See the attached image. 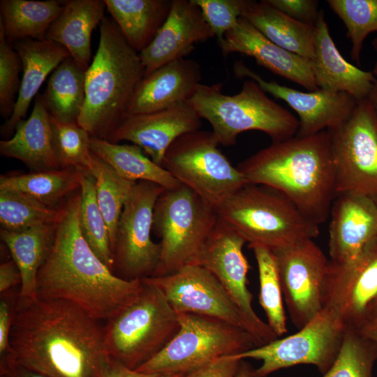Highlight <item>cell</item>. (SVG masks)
I'll list each match as a JSON object with an SVG mask.
<instances>
[{
  "label": "cell",
  "mask_w": 377,
  "mask_h": 377,
  "mask_svg": "<svg viewBox=\"0 0 377 377\" xmlns=\"http://www.w3.org/2000/svg\"><path fill=\"white\" fill-rule=\"evenodd\" d=\"M214 36L193 0H172L165 22L151 44L140 53L145 77L171 61L184 58L193 50L195 43Z\"/></svg>",
  "instance_id": "cell-21"
},
{
  "label": "cell",
  "mask_w": 377,
  "mask_h": 377,
  "mask_svg": "<svg viewBox=\"0 0 377 377\" xmlns=\"http://www.w3.org/2000/svg\"><path fill=\"white\" fill-rule=\"evenodd\" d=\"M219 217L249 244L271 250L285 248L320 234L319 225L277 191L247 184L217 207Z\"/></svg>",
  "instance_id": "cell-6"
},
{
  "label": "cell",
  "mask_w": 377,
  "mask_h": 377,
  "mask_svg": "<svg viewBox=\"0 0 377 377\" xmlns=\"http://www.w3.org/2000/svg\"><path fill=\"white\" fill-rule=\"evenodd\" d=\"M90 147L92 153L127 180L150 182L165 189H173L182 185L168 171L154 163L135 145L114 143L104 138L91 136Z\"/></svg>",
  "instance_id": "cell-31"
},
{
  "label": "cell",
  "mask_w": 377,
  "mask_h": 377,
  "mask_svg": "<svg viewBox=\"0 0 377 377\" xmlns=\"http://www.w3.org/2000/svg\"><path fill=\"white\" fill-rule=\"evenodd\" d=\"M105 0L64 1V8L48 29L45 40L65 47L86 71L90 65L91 34L105 18Z\"/></svg>",
  "instance_id": "cell-27"
},
{
  "label": "cell",
  "mask_w": 377,
  "mask_h": 377,
  "mask_svg": "<svg viewBox=\"0 0 377 377\" xmlns=\"http://www.w3.org/2000/svg\"><path fill=\"white\" fill-rule=\"evenodd\" d=\"M218 43L224 55L236 52L251 57L259 65L309 91L319 89L311 60L274 44L244 17Z\"/></svg>",
  "instance_id": "cell-22"
},
{
  "label": "cell",
  "mask_w": 377,
  "mask_h": 377,
  "mask_svg": "<svg viewBox=\"0 0 377 377\" xmlns=\"http://www.w3.org/2000/svg\"><path fill=\"white\" fill-rule=\"evenodd\" d=\"M372 45H373V47L374 48V50L376 51L377 52V38H374L372 41ZM372 73H374V75L376 76V77L377 78V60L376 61V64H375V66H374V68L372 71Z\"/></svg>",
  "instance_id": "cell-54"
},
{
  "label": "cell",
  "mask_w": 377,
  "mask_h": 377,
  "mask_svg": "<svg viewBox=\"0 0 377 377\" xmlns=\"http://www.w3.org/2000/svg\"><path fill=\"white\" fill-rule=\"evenodd\" d=\"M249 247L253 251L258 265L260 304L266 314L267 323L278 337H281L287 332L288 329L274 254L265 246L254 245Z\"/></svg>",
  "instance_id": "cell-36"
},
{
  "label": "cell",
  "mask_w": 377,
  "mask_h": 377,
  "mask_svg": "<svg viewBox=\"0 0 377 377\" xmlns=\"http://www.w3.org/2000/svg\"><path fill=\"white\" fill-rule=\"evenodd\" d=\"M377 325V297L373 301L368 309L367 322Z\"/></svg>",
  "instance_id": "cell-52"
},
{
  "label": "cell",
  "mask_w": 377,
  "mask_h": 377,
  "mask_svg": "<svg viewBox=\"0 0 377 377\" xmlns=\"http://www.w3.org/2000/svg\"><path fill=\"white\" fill-rule=\"evenodd\" d=\"M142 283L138 297L104 326L108 355L133 370L158 353L179 328L177 313L161 290Z\"/></svg>",
  "instance_id": "cell-7"
},
{
  "label": "cell",
  "mask_w": 377,
  "mask_h": 377,
  "mask_svg": "<svg viewBox=\"0 0 377 377\" xmlns=\"http://www.w3.org/2000/svg\"><path fill=\"white\" fill-rule=\"evenodd\" d=\"M281 12L300 22L315 25L319 14L317 0H268Z\"/></svg>",
  "instance_id": "cell-44"
},
{
  "label": "cell",
  "mask_w": 377,
  "mask_h": 377,
  "mask_svg": "<svg viewBox=\"0 0 377 377\" xmlns=\"http://www.w3.org/2000/svg\"><path fill=\"white\" fill-rule=\"evenodd\" d=\"M347 329L329 309H323L296 333L231 355L235 359L262 361L252 377L270 374L297 364L314 365L324 375L341 347Z\"/></svg>",
  "instance_id": "cell-11"
},
{
  "label": "cell",
  "mask_w": 377,
  "mask_h": 377,
  "mask_svg": "<svg viewBox=\"0 0 377 377\" xmlns=\"http://www.w3.org/2000/svg\"><path fill=\"white\" fill-rule=\"evenodd\" d=\"M327 3L343 22L352 45L350 57L359 63L365 38L377 31V0H327Z\"/></svg>",
  "instance_id": "cell-41"
},
{
  "label": "cell",
  "mask_w": 377,
  "mask_h": 377,
  "mask_svg": "<svg viewBox=\"0 0 377 377\" xmlns=\"http://www.w3.org/2000/svg\"><path fill=\"white\" fill-rule=\"evenodd\" d=\"M112 19L130 45L140 53L165 22L172 0H105Z\"/></svg>",
  "instance_id": "cell-29"
},
{
  "label": "cell",
  "mask_w": 377,
  "mask_h": 377,
  "mask_svg": "<svg viewBox=\"0 0 377 377\" xmlns=\"http://www.w3.org/2000/svg\"><path fill=\"white\" fill-rule=\"evenodd\" d=\"M312 66L319 88L350 94L357 101L368 98L377 78L372 71H363L344 59L330 33L322 10L315 24Z\"/></svg>",
  "instance_id": "cell-24"
},
{
  "label": "cell",
  "mask_w": 377,
  "mask_h": 377,
  "mask_svg": "<svg viewBox=\"0 0 377 377\" xmlns=\"http://www.w3.org/2000/svg\"><path fill=\"white\" fill-rule=\"evenodd\" d=\"M100 377H181L159 374H145L131 369L110 357Z\"/></svg>",
  "instance_id": "cell-48"
},
{
  "label": "cell",
  "mask_w": 377,
  "mask_h": 377,
  "mask_svg": "<svg viewBox=\"0 0 377 377\" xmlns=\"http://www.w3.org/2000/svg\"><path fill=\"white\" fill-rule=\"evenodd\" d=\"M165 189L156 183L138 182L124 204L113 250V271L124 279L151 277L158 266L161 245L151 239V232L154 206Z\"/></svg>",
  "instance_id": "cell-13"
},
{
  "label": "cell",
  "mask_w": 377,
  "mask_h": 377,
  "mask_svg": "<svg viewBox=\"0 0 377 377\" xmlns=\"http://www.w3.org/2000/svg\"><path fill=\"white\" fill-rule=\"evenodd\" d=\"M179 328L168 343L135 370L182 376L221 357L258 346L246 330L217 318L177 313Z\"/></svg>",
  "instance_id": "cell-9"
},
{
  "label": "cell",
  "mask_w": 377,
  "mask_h": 377,
  "mask_svg": "<svg viewBox=\"0 0 377 377\" xmlns=\"http://www.w3.org/2000/svg\"><path fill=\"white\" fill-rule=\"evenodd\" d=\"M242 361L232 356L221 357L181 377H233Z\"/></svg>",
  "instance_id": "cell-46"
},
{
  "label": "cell",
  "mask_w": 377,
  "mask_h": 377,
  "mask_svg": "<svg viewBox=\"0 0 377 377\" xmlns=\"http://www.w3.org/2000/svg\"><path fill=\"white\" fill-rule=\"evenodd\" d=\"M1 156L21 161L31 172L61 169L52 144L50 114L38 95L28 119L16 126L13 137L0 141Z\"/></svg>",
  "instance_id": "cell-26"
},
{
  "label": "cell",
  "mask_w": 377,
  "mask_h": 377,
  "mask_svg": "<svg viewBox=\"0 0 377 377\" xmlns=\"http://www.w3.org/2000/svg\"><path fill=\"white\" fill-rule=\"evenodd\" d=\"M242 17L278 46L308 59L313 58L315 25L290 17L268 0L251 1Z\"/></svg>",
  "instance_id": "cell-28"
},
{
  "label": "cell",
  "mask_w": 377,
  "mask_h": 377,
  "mask_svg": "<svg viewBox=\"0 0 377 377\" xmlns=\"http://www.w3.org/2000/svg\"><path fill=\"white\" fill-rule=\"evenodd\" d=\"M272 251L290 320L300 330L323 309L330 260L313 239Z\"/></svg>",
  "instance_id": "cell-15"
},
{
  "label": "cell",
  "mask_w": 377,
  "mask_h": 377,
  "mask_svg": "<svg viewBox=\"0 0 377 377\" xmlns=\"http://www.w3.org/2000/svg\"><path fill=\"white\" fill-rule=\"evenodd\" d=\"M246 242L219 217V220L194 263L209 270L219 281L249 327L258 346L268 343L278 336L256 314L253 295L247 287L250 265L243 253Z\"/></svg>",
  "instance_id": "cell-14"
},
{
  "label": "cell",
  "mask_w": 377,
  "mask_h": 377,
  "mask_svg": "<svg viewBox=\"0 0 377 377\" xmlns=\"http://www.w3.org/2000/svg\"><path fill=\"white\" fill-rule=\"evenodd\" d=\"M236 167L249 184L277 191L319 226L329 219L337 192L328 130L272 142Z\"/></svg>",
  "instance_id": "cell-3"
},
{
  "label": "cell",
  "mask_w": 377,
  "mask_h": 377,
  "mask_svg": "<svg viewBox=\"0 0 377 377\" xmlns=\"http://www.w3.org/2000/svg\"><path fill=\"white\" fill-rule=\"evenodd\" d=\"M212 29L218 42L235 27L251 0H193Z\"/></svg>",
  "instance_id": "cell-43"
},
{
  "label": "cell",
  "mask_w": 377,
  "mask_h": 377,
  "mask_svg": "<svg viewBox=\"0 0 377 377\" xmlns=\"http://www.w3.org/2000/svg\"><path fill=\"white\" fill-rule=\"evenodd\" d=\"M80 192V226L82 235L96 256L113 271L114 256L109 232L96 200L94 179L90 173H83Z\"/></svg>",
  "instance_id": "cell-37"
},
{
  "label": "cell",
  "mask_w": 377,
  "mask_h": 377,
  "mask_svg": "<svg viewBox=\"0 0 377 377\" xmlns=\"http://www.w3.org/2000/svg\"><path fill=\"white\" fill-rule=\"evenodd\" d=\"M83 173L75 168H61L27 174L1 175L0 190L27 194L45 205L57 207L80 188Z\"/></svg>",
  "instance_id": "cell-33"
},
{
  "label": "cell",
  "mask_w": 377,
  "mask_h": 377,
  "mask_svg": "<svg viewBox=\"0 0 377 377\" xmlns=\"http://www.w3.org/2000/svg\"><path fill=\"white\" fill-rule=\"evenodd\" d=\"M80 189L59 207L53 244L37 275L38 296L71 302L108 320L140 294V279L118 276L91 249L80 226Z\"/></svg>",
  "instance_id": "cell-2"
},
{
  "label": "cell",
  "mask_w": 377,
  "mask_h": 377,
  "mask_svg": "<svg viewBox=\"0 0 377 377\" xmlns=\"http://www.w3.org/2000/svg\"><path fill=\"white\" fill-rule=\"evenodd\" d=\"M233 71L237 77L254 80L265 92L287 103L299 117L296 135L300 137L313 135L341 124L351 116L358 101L344 92L320 88L304 92L275 81H267L242 61L234 64Z\"/></svg>",
  "instance_id": "cell-18"
},
{
  "label": "cell",
  "mask_w": 377,
  "mask_h": 377,
  "mask_svg": "<svg viewBox=\"0 0 377 377\" xmlns=\"http://www.w3.org/2000/svg\"><path fill=\"white\" fill-rule=\"evenodd\" d=\"M360 331L377 343V325L366 323L360 329Z\"/></svg>",
  "instance_id": "cell-51"
},
{
  "label": "cell",
  "mask_w": 377,
  "mask_h": 377,
  "mask_svg": "<svg viewBox=\"0 0 377 377\" xmlns=\"http://www.w3.org/2000/svg\"><path fill=\"white\" fill-rule=\"evenodd\" d=\"M55 223L36 226L20 231L1 229V240L8 248L22 276L19 295L35 297L38 271L51 250Z\"/></svg>",
  "instance_id": "cell-30"
},
{
  "label": "cell",
  "mask_w": 377,
  "mask_h": 377,
  "mask_svg": "<svg viewBox=\"0 0 377 377\" xmlns=\"http://www.w3.org/2000/svg\"><path fill=\"white\" fill-rule=\"evenodd\" d=\"M64 1L1 0L0 25L10 42L45 40L47 31L61 13Z\"/></svg>",
  "instance_id": "cell-32"
},
{
  "label": "cell",
  "mask_w": 377,
  "mask_h": 377,
  "mask_svg": "<svg viewBox=\"0 0 377 377\" xmlns=\"http://www.w3.org/2000/svg\"><path fill=\"white\" fill-rule=\"evenodd\" d=\"M0 375L6 377H47L37 371L8 362L0 363Z\"/></svg>",
  "instance_id": "cell-49"
},
{
  "label": "cell",
  "mask_w": 377,
  "mask_h": 377,
  "mask_svg": "<svg viewBox=\"0 0 377 377\" xmlns=\"http://www.w3.org/2000/svg\"><path fill=\"white\" fill-rule=\"evenodd\" d=\"M22 276L20 269L12 259L0 265V292H6L17 285L21 286Z\"/></svg>",
  "instance_id": "cell-47"
},
{
  "label": "cell",
  "mask_w": 377,
  "mask_h": 377,
  "mask_svg": "<svg viewBox=\"0 0 377 377\" xmlns=\"http://www.w3.org/2000/svg\"><path fill=\"white\" fill-rule=\"evenodd\" d=\"M377 343L360 330L347 329L340 350L323 377H373Z\"/></svg>",
  "instance_id": "cell-39"
},
{
  "label": "cell",
  "mask_w": 377,
  "mask_h": 377,
  "mask_svg": "<svg viewBox=\"0 0 377 377\" xmlns=\"http://www.w3.org/2000/svg\"><path fill=\"white\" fill-rule=\"evenodd\" d=\"M144 77L140 53L114 21L105 17L98 49L85 72V100L77 124L91 136L105 139L127 117Z\"/></svg>",
  "instance_id": "cell-4"
},
{
  "label": "cell",
  "mask_w": 377,
  "mask_h": 377,
  "mask_svg": "<svg viewBox=\"0 0 377 377\" xmlns=\"http://www.w3.org/2000/svg\"><path fill=\"white\" fill-rule=\"evenodd\" d=\"M212 131L200 129L178 137L161 166L216 208L246 185V179L219 149Z\"/></svg>",
  "instance_id": "cell-10"
},
{
  "label": "cell",
  "mask_w": 377,
  "mask_h": 377,
  "mask_svg": "<svg viewBox=\"0 0 377 377\" xmlns=\"http://www.w3.org/2000/svg\"><path fill=\"white\" fill-rule=\"evenodd\" d=\"M142 280L161 290L177 313L217 318L249 332L246 322L223 286L200 265L188 264L170 274Z\"/></svg>",
  "instance_id": "cell-17"
},
{
  "label": "cell",
  "mask_w": 377,
  "mask_h": 377,
  "mask_svg": "<svg viewBox=\"0 0 377 377\" xmlns=\"http://www.w3.org/2000/svg\"><path fill=\"white\" fill-rule=\"evenodd\" d=\"M22 71L21 59L0 25V114L9 119L18 96Z\"/></svg>",
  "instance_id": "cell-42"
},
{
  "label": "cell",
  "mask_w": 377,
  "mask_h": 377,
  "mask_svg": "<svg viewBox=\"0 0 377 377\" xmlns=\"http://www.w3.org/2000/svg\"><path fill=\"white\" fill-rule=\"evenodd\" d=\"M222 88L221 83H200L188 101L212 125L219 145H234L238 135L248 131L263 132L272 142L297 135L299 119L269 98L254 80L244 81L241 91L232 96L224 94Z\"/></svg>",
  "instance_id": "cell-5"
},
{
  "label": "cell",
  "mask_w": 377,
  "mask_h": 377,
  "mask_svg": "<svg viewBox=\"0 0 377 377\" xmlns=\"http://www.w3.org/2000/svg\"><path fill=\"white\" fill-rule=\"evenodd\" d=\"M13 46L22 61V76L13 112L1 127V133L6 136L24 119L32 99L49 74L71 57L65 47L47 40L26 38L15 41Z\"/></svg>",
  "instance_id": "cell-25"
},
{
  "label": "cell",
  "mask_w": 377,
  "mask_h": 377,
  "mask_svg": "<svg viewBox=\"0 0 377 377\" xmlns=\"http://www.w3.org/2000/svg\"><path fill=\"white\" fill-rule=\"evenodd\" d=\"M10 289L1 293L0 299V356L5 357L9 353V337L18 294Z\"/></svg>",
  "instance_id": "cell-45"
},
{
  "label": "cell",
  "mask_w": 377,
  "mask_h": 377,
  "mask_svg": "<svg viewBox=\"0 0 377 377\" xmlns=\"http://www.w3.org/2000/svg\"><path fill=\"white\" fill-rule=\"evenodd\" d=\"M367 99L369 100V101L372 105V106H373V108H374V110L376 112V114L377 115V80L375 82V83L374 84L372 89H371Z\"/></svg>",
  "instance_id": "cell-53"
},
{
  "label": "cell",
  "mask_w": 377,
  "mask_h": 377,
  "mask_svg": "<svg viewBox=\"0 0 377 377\" xmlns=\"http://www.w3.org/2000/svg\"><path fill=\"white\" fill-rule=\"evenodd\" d=\"M200 64L181 58L144 77L138 87L128 115L154 112L187 102L200 84Z\"/></svg>",
  "instance_id": "cell-23"
},
{
  "label": "cell",
  "mask_w": 377,
  "mask_h": 377,
  "mask_svg": "<svg viewBox=\"0 0 377 377\" xmlns=\"http://www.w3.org/2000/svg\"><path fill=\"white\" fill-rule=\"evenodd\" d=\"M89 173L94 179L96 200L108 227L113 252L118 222L137 182L121 177L108 163L92 153Z\"/></svg>",
  "instance_id": "cell-35"
},
{
  "label": "cell",
  "mask_w": 377,
  "mask_h": 377,
  "mask_svg": "<svg viewBox=\"0 0 377 377\" xmlns=\"http://www.w3.org/2000/svg\"><path fill=\"white\" fill-rule=\"evenodd\" d=\"M328 131L337 195L377 198V115L371 103L358 101L351 116Z\"/></svg>",
  "instance_id": "cell-12"
},
{
  "label": "cell",
  "mask_w": 377,
  "mask_h": 377,
  "mask_svg": "<svg viewBox=\"0 0 377 377\" xmlns=\"http://www.w3.org/2000/svg\"><path fill=\"white\" fill-rule=\"evenodd\" d=\"M377 297V242L343 263L330 261L323 308L346 327L360 330L369 306Z\"/></svg>",
  "instance_id": "cell-16"
},
{
  "label": "cell",
  "mask_w": 377,
  "mask_h": 377,
  "mask_svg": "<svg viewBox=\"0 0 377 377\" xmlns=\"http://www.w3.org/2000/svg\"><path fill=\"white\" fill-rule=\"evenodd\" d=\"M9 345L0 363L47 377H100L110 359L100 320L71 302L19 293Z\"/></svg>",
  "instance_id": "cell-1"
},
{
  "label": "cell",
  "mask_w": 377,
  "mask_h": 377,
  "mask_svg": "<svg viewBox=\"0 0 377 377\" xmlns=\"http://www.w3.org/2000/svg\"><path fill=\"white\" fill-rule=\"evenodd\" d=\"M253 369L249 363L242 360L237 372L233 377H252Z\"/></svg>",
  "instance_id": "cell-50"
},
{
  "label": "cell",
  "mask_w": 377,
  "mask_h": 377,
  "mask_svg": "<svg viewBox=\"0 0 377 377\" xmlns=\"http://www.w3.org/2000/svg\"><path fill=\"white\" fill-rule=\"evenodd\" d=\"M59 207H47L20 192L0 190L1 229L20 231L36 226L54 223L59 216Z\"/></svg>",
  "instance_id": "cell-38"
},
{
  "label": "cell",
  "mask_w": 377,
  "mask_h": 377,
  "mask_svg": "<svg viewBox=\"0 0 377 377\" xmlns=\"http://www.w3.org/2000/svg\"><path fill=\"white\" fill-rule=\"evenodd\" d=\"M330 217V262L339 263L348 260L377 242V198L338 194Z\"/></svg>",
  "instance_id": "cell-20"
},
{
  "label": "cell",
  "mask_w": 377,
  "mask_h": 377,
  "mask_svg": "<svg viewBox=\"0 0 377 377\" xmlns=\"http://www.w3.org/2000/svg\"><path fill=\"white\" fill-rule=\"evenodd\" d=\"M201 125V118L187 101L154 112L127 116L105 139L114 143L132 142L161 165L171 144L180 135L199 130Z\"/></svg>",
  "instance_id": "cell-19"
},
{
  "label": "cell",
  "mask_w": 377,
  "mask_h": 377,
  "mask_svg": "<svg viewBox=\"0 0 377 377\" xmlns=\"http://www.w3.org/2000/svg\"><path fill=\"white\" fill-rule=\"evenodd\" d=\"M52 144L60 168L89 173L91 135L77 122H61L50 115Z\"/></svg>",
  "instance_id": "cell-40"
},
{
  "label": "cell",
  "mask_w": 377,
  "mask_h": 377,
  "mask_svg": "<svg viewBox=\"0 0 377 377\" xmlns=\"http://www.w3.org/2000/svg\"><path fill=\"white\" fill-rule=\"evenodd\" d=\"M218 220L216 208L188 187L165 189L154 209L152 231L161 238V253L151 277L194 263Z\"/></svg>",
  "instance_id": "cell-8"
},
{
  "label": "cell",
  "mask_w": 377,
  "mask_h": 377,
  "mask_svg": "<svg viewBox=\"0 0 377 377\" xmlns=\"http://www.w3.org/2000/svg\"><path fill=\"white\" fill-rule=\"evenodd\" d=\"M85 72L69 57L52 73L42 97L52 117L77 123L85 100Z\"/></svg>",
  "instance_id": "cell-34"
},
{
  "label": "cell",
  "mask_w": 377,
  "mask_h": 377,
  "mask_svg": "<svg viewBox=\"0 0 377 377\" xmlns=\"http://www.w3.org/2000/svg\"><path fill=\"white\" fill-rule=\"evenodd\" d=\"M0 376H1V377H6L5 376H3V375H0Z\"/></svg>",
  "instance_id": "cell-55"
}]
</instances>
